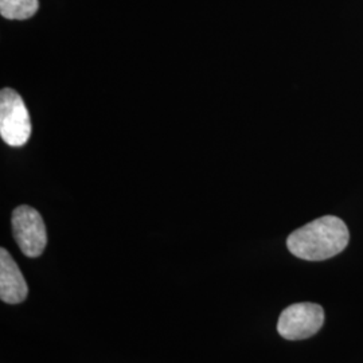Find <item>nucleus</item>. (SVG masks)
<instances>
[{
  "label": "nucleus",
  "mask_w": 363,
  "mask_h": 363,
  "mask_svg": "<svg viewBox=\"0 0 363 363\" xmlns=\"http://www.w3.org/2000/svg\"><path fill=\"white\" fill-rule=\"evenodd\" d=\"M325 323V310L315 303H296L281 312L277 331L288 340L313 337Z\"/></svg>",
  "instance_id": "obj_3"
},
{
  "label": "nucleus",
  "mask_w": 363,
  "mask_h": 363,
  "mask_svg": "<svg viewBox=\"0 0 363 363\" xmlns=\"http://www.w3.org/2000/svg\"><path fill=\"white\" fill-rule=\"evenodd\" d=\"M349 240L346 223L334 216H325L289 234L286 247L298 259L323 261L343 252Z\"/></svg>",
  "instance_id": "obj_1"
},
{
  "label": "nucleus",
  "mask_w": 363,
  "mask_h": 363,
  "mask_svg": "<svg viewBox=\"0 0 363 363\" xmlns=\"http://www.w3.org/2000/svg\"><path fill=\"white\" fill-rule=\"evenodd\" d=\"M13 237L27 257H39L48 244L46 226L35 208L22 205L13 213Z\"/></svg>",
  "instance_id": "obj_4"
},
{
  "label": "nucleus",
  "mask_w": 363,
  "mask_h": 363,
  "mask_svg": "<svg viewBox=\"0 0 363 363\" xmlns=\"http://www.w3.org/2000/svg\"><path fill=\"white\" fill-rule=\"evenodd\" d=\"M38 9V0H0L1 16L11 21L28 19L37 13Z\"/></svg>",
  "instance_id": "obj_6"
},
{
  "label": "nucleus",
  "mask_w": 363,
  "mask_h": 363,
  "mask_svg": "<svg viewBox=\"0 0 363 363\" xmlns=\"http://www.w3.org/2000/svg\"><path fill=\"white\" fill-rule=\"evenodd\" d=\"M31 135V121L19 93L6 88L0 93V136L10 147H22Z\"/></svg>",
  "instance_id": "obj_2"
},
{
  "label": "nucleus",
  "mask_w": 363,
  "mask_h": 363,
  "mask_svg": "<svg viewBox=\"0 0 363 363\" xmlns=\"http://www.w3.org/2000/svg\"><path fill=\"white\" fill-rule=\"evenodd\" d=\"M28 295V286L11 255L0 249V298L7 304H19Z\"/></svg>",
  "instance_id": "obj_5"
}]
</instances>
